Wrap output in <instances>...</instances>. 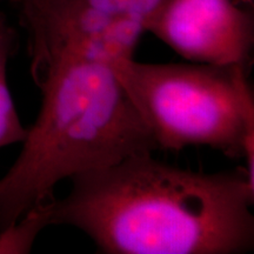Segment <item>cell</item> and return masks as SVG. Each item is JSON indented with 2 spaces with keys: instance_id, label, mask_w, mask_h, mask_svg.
Returning a JSON list of instances; mask_svg holds the SVG:
<instances>
[{
  "instance_id": "cell-8",
  "label": "cell",
  "mask_w": 254,
  "mask_h": 254,
  "mask_svg": "<svg viewBox=\"0 0 254 254\" xmlns=\"http://www.w3.org/2000/svg\"><path fill=\"white\" fill-rule=\"evenodd\" d=\"M0 1H2V0H0Z\"/></svg>"
},
{
  "instance_id": "cell-3",
  "label": "cell",
  "mask_w": 254,
  "mask_h": 254,
  "mask_svg": "<svg viewBox=\"0 0 254 254\" xmlns=\"http://www.w3.org/2000/svg\"><path fill=\"white\" fill-rule=\"evenodd\" d=\"M113 66L158 150L207 146L230 158H244L247 176L254 182L251 69L133 58Z\"/></svg>"
},
{
  "instance_id": "cell-2",
  "label": "cell",
  "mask_w": 254,
  "mask_h": 254,
  "mask_svg": "<svg viewBox=\"0 0 254 254\" xmlns=\"http://www.w3.org/2000/svg\"><path fill=\"white\" fill-rule=\"evenodd\" d=\"M31 75L40 110L0 178V231L55 198L63 180L158 150L112 64L52 57L31 62Z\"/></svg>"
},
{
  "instance_id": "cell-1",
  "label": "cell",
  "mask_w": 254,
  "mask_h": 254,
  "mask_svg": "<svg viewBox=\"0 0 254 254\" xmlns=\"http://www.w3.org/2000/svg\"><path fill=\"white\" fill-rule=\"evenodd\" d=\"M51 225L106 254H241L254 247V182L245 168L204 173L135 155L71 178Z\"/></svg>"
},
{
  "instance_id": "cell-7",
  "label": "cell",
  "mask_w": 254,
  "mask_h": 254,
  "mask_svg": "<svg viewBox=\"0 0 254 254\" xmlns=\"http://www.w3.org/2000/svg\"><path fill=\"white\" fill-rule=\"evenodd\" d=\"M50 225V211L47 202L31 209L12 226L0 231V254L31 252L38 234Z\"/></svg>"
},
{
  "instance_id": "cell-6",
  "label": "cell",
  "mask_w": 254,
  "mask_h": 254,
  "mask_svg": "<svg viewBox=\"0 0 254 254\" xmlns=\"http://www.w3.org/2000/svg\"><path fill=\"white\" fill-rule=\"evenodd\" d=\"M114 20L132 21L147 30L148 24L167 0H60Z\"/></svg>"
},
{
  "instance_id": "cell-4",
  "label": "cell",
  "mask_w": 254,
  "mask_h": 254,
  "mask_svg": "<svg viewBox=\"0 0 254 254\" xmlns=\"http://www.w3.org/2000/svg\"><path fill=\"white\" fill-rule=\"evenodd\" d=\"M146 32L190 63L252 66L253 13L233 0H167Z\"/></svg>"
},
{
  "instance_id": "cell-5",
  "label": "cell",
  "mask_w": 254,
  "mask_h": 254,
  "mask_svg": "<svg viewBox=\"0 0 254 254\" xmlns=\"http://www.w3.org/2000/svg\"><path fill=\"white\" fill-rule=\"evenodd\" d=\"M17 45V33L0 12V148L21 144L27 134L19 118L7 82V66Z\"/></svg>"
}]
</instances>
